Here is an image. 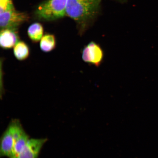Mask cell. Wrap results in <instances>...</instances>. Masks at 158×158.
<instances>
[{"mask_svg":"<svg viewBox=\"0 0 158 158\" xmlns=\"http://www.w3.org/2000/svg\"><path fill=\"white\" fill-rule=\"evenodd\" d=\"M28 134L23 131L16 138L10 155L9 158H15L26 145L30 139Z\"/></svg>","mask_w":158,"mask_h":158,"instance_id":"obj_9","label":"cell"},{"mask_svg":"<svg viewBox=\"0 0 158 158\" xmlns=\"http://www.w3.org/2000/svg\"><path fill=\"white\" fill-rule=\"evenodd\" d=\"M19 37L17 30L11 29H1L0 34V45L4 49L14 47L19 41Z\"/></svg>","mask_w":158,"mask_h":158,"instance_id":"obj_7","label":"cell"},{"mask_svg":"<svg viewBox=\"0 0 158 158\" xmlns=\"http://www.w3.org/2000/svg\"><path fill=\"white\" fill-rule=\"evenodd\" d=\"M68 0H48L39 6L36 14L40 19L52 21L66 15Z\"/></svg>","mask_w":158,"mask_h":158,"instance_id":"obj_3","label":"cell"},{"mask_svg":"<svg viewBox=\"0 0 158 158\" xmlns=\"http://www.w3.org/2000/svg\"><path fill=\"white\" fill-rule=\"evenodd\" d=\"M56 40L54 35L45 34L41 38L40 43L41 50L44 52H49L54 50L56 46Z\"/></svg>","mask_w":158,"mask_h":158,"instance_id":"obj_11","label":"cell"},{"mask_svg":"<svg viewBox=\"0 0 158 158\" xmlns=\"http://www.w3.org/2000/svg\"><path fill=\"white\" fill-rule=\"evenodd\" d=\"M24 131L19 120L15 119L11 120L1 137L0 156L10 157L16 138Z\"/></svg>","mask_w":158,"mask_h":158,"instance_id":"obj_2","label":"cell"},{"mask_svg":"<svg viewBox=\"0 0 158 158\" xmlns=\"http://www.w3.org/2000/svg\"><path fill=\"white\" fill-rule=\"evenodd\" d=\"M13 7L11 0H0V12Z\"/></svg>","mask_w":158,"mask_h":158,"instance_id":"obj_12","label":"cell"},{"mask_svg":"<svg viewBox=\"0 0 158 158\" xmlns=\"http://www.w3.org/2000/svg\"><path fill=\"white\" fill-rule=\"evenodd\" d=\"M102 0H68L66 15L78 25L82 35L94 23L99 12Z\"/></svg>","mask_w":158,"mask_h":158,"instance_id":"obj_1","label":"cell"},{"mask_svg":"<svg viewBox=\"0 0 158 158\" xmlns=\"http://www.w3.org/2000/svg\"><path fill=\"white\" fill-rule=\"evenodd\" d=\"M47 141L46 138H30L25 147L15 158H38L43 146Z\"/></svg>","mask_w":158,"mask_h":158,"instance_id":"obj_6","label":"cell"},{"mask_svg":"<svg viewBox=\"0 0 158 158\" xmlns=\"http://www.w3.org/2000/svg\"><path fill=\"white\" fill-rule=\"evenodd\" d=\"M13 54L19 61H24L29 58L30 49L28 45L23 41H19L13 47Z\"/></svg>","mask_w":158,"mask_h":158,"instance_id":"obj_8","label":"cell"},{"mask_svg":"<svg viewBox=\"0 0 158 158\" xmlns=\"http://www.w3.org/2000/svg\"><path fill=\"white\" fill-rule=\"evenodd\" d=\"M104 52L99 44L90 41L83 48L82 58L85 62L98 67L102 64L104 58Z\"/></svg>","mask_w":158,"mask_h":158,"instance_id":"obj_5","label":"cell"},{"mask_svg":"<svg viewBox=\"0 0 158 158\" xmlns=\"http://www.w3.org/2000/svg\"><path fill=\"white\" fill-rule=\"evenodd\" d=\"M28 17L25 14L15 10V8L0 12L1 29L17 30L22 23L27 21Z\"/></svg>","mask_w":158,"mask_h":158,"instance_id":"obj_4","label":"cell"},{"mask_svg":"<svg viewBox=\"0 0 158 158\" xmlns=\"http://www.w3.org/2000/svg\"><path fill=\"white\" fill-rule=\"evenodd\" d=\"M44 29L42 25L38 23L31 24L27 29V34L29 38L33 43L40 41L44 34Z\"/></svg>","mask_w":158,"mask_h":158,"instance_id":"obj_10","label":"cell"}]
</instances>
